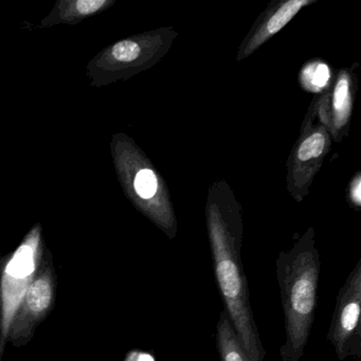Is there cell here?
I'll list each match as a JSON object with an SVG mask.
<instances>
[{
	"label": "cell",
	"instance_id": "obj_15",
	"mask_svg": "<svg viewBox=\"0 0 361 361\" xmlns=\"http://www.w3.org/2000/svg\"><path fill=\"white\" fill-rule=\"evenodd\" d=\"M360 179L357 178L352 187V197L355 204H360Z\"/></svg>",
	"mask_w": 361,
	"mask_h": 361
},
{
	"label": "cell",
	"instance_id": "obj_7",
	"mask_svg": "<svg viewBox=\"0 0 361 361\" xmlns=\"http://www.w3.org/2000/svg\"><path fill=\"white\" fill-rule=\"evenodd\" d=\"M306 5H308L307 0H290L284 4L266 25L265 37L276 35L281 29L284 28L285 25L288 24L301 8Z\"/></svg>",
	"mask_w": 361,
	"mask_h": 361
},
{
	"label": "cell",
	"instance_id": "obj_2",
	"mask_svg": "<svg viewBox=\"0 0 361 361\" xmlns=\"http://www.w3.org/2000/svg\"><path fill=\"white\" fill-rule=\"evenodd\" d=\"M234 225L221 217H211L209 221L215 280L225 305L224 310L243 350L249 360L264 361L266 352L255 324L240 257L242 236L240 228Z\"/></svg>",
	"mask_w": 361,
	"mask_h": 361
},
{
	"label": "cell",
	"instance_id": "obj_1",
	"mask_svg": "<svg viewBox=\"0 0 361 361\" xmlns=\"http://www.w3.org/2000/svg\"><path fill=\"white\" fill-rule=\"evenodd\" d=\"M276 279L284 312L283 361H301L310 339L318 295L321 263L310 234L276 259Z\"/></svg>",
	"mask_w": 361,
	"mask_h": 361
},
{
	"label": "cell",
	"instance_id": "obj_6",
	"mask_svg": "<svg viewBox=\"0 0 361 361\" xmlns=\"http://www.w3.org/2000/svg\"><path fill=\"white\" fill-rule=\"evenodd\" d=\"M216 348L221 361H250L243 350L225 310L216 326Z\"/></svg>",
	"mask_w": 361,
	"mask_h": 361
},
{
	"label": "cell",
	"instance_id": "obj_10",
	"mask_svg": "<svg viewBox=\"0 0 361 361\" xmlns=\"http://www.w3.org/2000/svg\"><path fill=\"white\" fill-rule=\"evenodd\" d=\"M324 147L325 137L320 133H317L302 142L298 151V158L301 161H306L312 158L319 157L324 149Z\"/></svg>",
	"mask_w": 361,
	"mask_h": 361
},
{
	"label": "cell",
	"instance_id": "obj_9",
	"mask_svg": "<svg viewBox=\"0 0 361 361\" xmlns=\"http://www.w3.org/2000/svg\"><path fill=\"white\" fill-rule=\"evenodd\" d=\"M158 183L155 173L149 169H143L135 179V190L138 195L145 200L153 197L157 192Z\"/></svg>",
	"mask_w": 361,
	"mask_h": 361
},
{
	"label": "cell",
	"instance_id": "obj_14",
	"mask_svg": "<svg viewBox=\"0 0 361 361\" xmlns=\"http://www.w3.org/2000/svg\"><path fill=\"white\" fill-rule=\"evenodd\" d=\"M124 361H156V359L151 353L134 350H130V352L126 355V358Z\"/></svg>",
	"mask_w": 361,
	"mask_h": 361
},
{
	"label": "cell",
	"instance_id": "obj_5",
	"mask_svg": "<svg viewBox=\"0 0 361 361\" xmlns=\"http://www.w3.org/2000/svg\"><path fill=\"white\" fill-rule=\"evenodd\" d=\"M54 301V281L49 268L37 272L18 306L10 327L8 340L20 345L30 339L35 327L51 310Z\"/></svg>",
	"mask_w": 361,
	"mask_h": 361
},
{
	"label": "cell",
	"instance_id": "obj_4",
	"mask_svg": "<svg viewBox=\"0 0 361 361\" xmlns=\"http://www.w3.org/2000/svg\"><path fill=\"white\" fill-rule=\"evenodd\" d=\"M361 259L338 293L327 339L339 360L361 359Z\"/></svg>",
	"mask_w": 361,
	"mask_h": 361
},
{
	"label": "cell",
	"instance_id": "obj_3",
	"mask_svg": "<svg viewBox=\"0 0 361 361\" xmlns=\"http://www.w3.org/2000/svg\"><path fill=\"white\" fill-rule=\"evenodd\" d=\"M39 234L33 232L6 263L0 279V356H3L12 321L39 272Z\"/></svg>",
	"mask_w": 361,
	"mask_h": 361
},
{
	"label": "cell",
	"instance_id": "obj_13",
	"mask_svg": "<svg viewBox=\"0 0 361 361\" xmlns=\"http://www.w3.org/2000/svg\"><path fill=\"white\" fill-rule=\"evenodd\" d=\"M106 4L104 0H80L75 3V11L80 16L94 13Z\"/></svg>",
	"mask_w": 361,
	"mask_h": 361
},
{
	"label": "cell",
	"instance_id": "obj_12",
	"mask_svg": "<svg viewBox=\"0 0 361 361\" xmlns=\"http://www.w3.org/2000/svg\"><path fill=\"white\" fill-rule=\"evenodd\" d=\"M140 46L135 42L124 41L116 44L111 49V56L118 62H132L140 56Z\"/></svg>",
	"mask_w": 361,
	"mask_h": 361
},
{
	"label": "cell",
	"instance_id": "obj_8",
	"mask_svg": "<svg viewBox=\"0 0 361 361\" xmlns=\"http://www.w3.org/2000/svg\"><path fill=\"white\" fill-rule=\"evenodd\" d=\"M329 67L322 63H317L304 71V84L312 90H320L329 83Z\"/></svg>",
	"mask_w": 361,
	"mask_h": 361
},
{
	"label": "cell",
	"instance_id": "obj_11",
	"mask_svg": "<svg viewBox=\"0 0 361 361\" xmlns=\"http://www.w3.org/2000/svg\"><path fill=\"white\" fill-rule=\"evenodd\" d=\"M350 105V92H348V80L345 77H341L336 86L335 94H334V107L337 113L338 119L345 118Z\"/></svg>",
	"mask_w": 361,
	"mask_h": 361
}]
</instances>
